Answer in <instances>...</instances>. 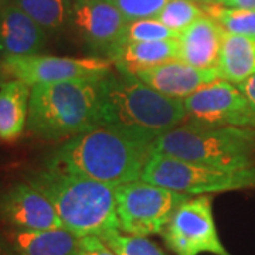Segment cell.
<instances>
[{
    "label": "cell",
    "mask_w": 255,
    "mask_h": 255,
    "mask_svg": "<svg viewBox=\"0 0 255 255\" xmlns=\"http://www.w3.org/2000/svg\"><path fill=\"white\" fill-rule=\"evenodd\" d=\"M156 153L224 169L255 166V129L187 122L153 142Z\"/></svg>",
    "instance_id": "5"
},
{
    "label": "cell",
    "mask_w": 255,
    "mask_h": 255,
    "mask_svg": "<svg viewBox=\"0 0 255 255\" xmlns=\"http://www.w3.org/2000/svg\"><path fill=\"white\" fill-rule=\"evenodd\" d=\"M179 38L156 40V41H132L125 43L112 57L115 68L133 74L137 70L179 60Z\"/></svg>",
    "instance_id": "18"
},
{
    "label": "cell",
    "mask_w": 255,
    "mask_h": 255,
    "mask_svg": "<svg viewBox=\"0 0 255 255\" xmlns=\"http://www.w3.org/2000/svg\"><path fill=\"white\" fill-rule=\"evenodd\" d=\"M237 85L238 88L243 91V94L246 95V98L248 100L250 105L253 107V110L255 112V74L251 75V77H248L244 81L238 82Z\"/></svg>",
    "instance_id": "27"
},
{
    "label": "cell",
    "mask_w": 255,
    "mask_h": 255,
    "mask_svg": "<svg viewBox=\"0 0 255 255\" xmlns=\"http://www.w3.org/2000/svg\"><path fill=\"white\" fill-rule=\"evenodd\" d=\"M36 21L48 36H57L71 26L73 0H10Z\"/></svg>",
    "instance_id": "20"
},
{
    "label": "cell",
    "mask_w": 255,
    "mask_h": 255,
    "mask_svg": "<svg viewBox=\"0 0 255 255\" xmlns=\"http://www.w3.org/2000/svg\"><path fill=\"white\" fill-rule=\"evenodd\" d=\"M9 3L10 0H0V11H1V9H4Z\"/></svg>",
    "instance_id": "32"
},
{
    "label": "cell",
    "mask_w": 255,
    "mask_h": 255,
    "mask_svg": "<svg viewBox=\"0 0 255 255\" xmlns=\"http://www.w3.org/2000/svg\"><path fill=\"white\" fill-rule=\"evenodd\" d=\"M105 1L112 4L128 23H130L142 18L157 17L170 0H105Z\"/></svg>",
    "instance_id": "25"
},
{
    "label": "cell",
    "mask_w": 255,
    "mask_h": 255,
    "mask_svg": "<svg viewBox=\"0 0 255 255\" xmlns=\"http://www.w3.org/2000/svg\"><path fill=\"white\" fill-rule=\"evenodd\" d=\"M186 119L183 100L166 97L125 70L115 68L100 80V127L153 145Z\"/></svg>",
    "instance_id": "1"
},
{
    "label": "cell",
    "mask_w": 255,
    "mask_h": 255,
    "mask_svg": "<svg viewBox=\"0 0 255 255\" xmlns=\"http://www.w3.org/2000/svg\"><path fill=\"white\" fill-rule=\"evenodd\" d=\"M26 182L51 201L64 228L77 237L119 230L115 187L48 167L28 173Z\"/></svg>",
    "instance_id": "3"
},
{
    "label": "cell",
    "mask_w": 255,
    "mask_h": 255,
    "mask_svg": "<svg viewBox=\"0 0 255 255\" xmlns=\"http://www.w3.org/2000/svg\"><path fill=\"white\" fill-rule=\"evenodd\" d=\"M101 238L118 255H166L160 247L147 237L122 234L121 230L110 231Z\"/></svg>",
    "instance_id": "23"
},
{
    "label": "cell",
    "mask_w": 255,
    "mask_h": 255,
    "mask_svg": "<svg viewBox=\"0 0 255 255\" xmlns=\"http://www.w3.org/2000/svg\"><path fill=\"white\" fill-rule=\"evenodd\" d=\"M3 65L10 80H20L30 87L38 84L102 78L114 70V63L102 57H58L30 54L4 57Z\"/></svg>",
    "instance_id": "9"
},
{
    "label": "cell",
    "mask_w": 255,
    "mask_h": 255,
    "mask_svg": "<svg viewBox=\"0 0 255 255\" xmlns=\"http://www.w3.org/2000/svg\"><path fill=\"white\" fill-rule=\"evenodd\" d=\"M214 4H221L226 7L255 10V0H217Z\"/></svg>",
    "instance_id": "28"
},
{
    "label": "cell",
    "mask_w": 255,
    "mask_h": 255,
    "mask_svg": "<svg viewBox=\"0 0 255 255\" xmlns=\"http://www.w3.org/2000/svg\"><path fill=\"white\" fill-rule=\"evenodd\" d=\"M10 247L14 255H77V237L67 228L53 230H11L9 231Z\"/></svg>",
    "instance_id": "16"
},
{
    "label": "cell",
    "mask_w": 255,
    "mask_h": 255,
    "mask_svg": "<svg viewBox=\"0 0 255 255\" xmlns=\"http://www.w3.org/2000/svg\"><path fill=\"white\" fill-rule=\"evenodd\" d=\"M128 21L105 0H73L71 26L95 57L112 60L125 43Z\"/></svg>",
    "instance_id": "11"
},
{
    "label": "cell",
    "mask_w": 255,
    "mask_h": 255,
    "mask_svg": "<svg viewBox=\"0 0 255 255\" xmlns=\"http://www.w3.org/2000/svg\"><path fill=\"white\" fill-rule=\"evenodd\" d=\"M0 217L14 230L64 228L51 201L27 182L13 184L0 197Z\"/></svg>",
    "instance_id": "12"
},
{
    "label": "cell",
    "mask_w": 255,
    "mask_h": 255,
    "mask_svg": "<svg viewBox=\"0 0 255 255\" xmlns=\"http://www.w3.org/2000/svg\"><path fill=\"white\" fill-rule=\"evenodd\" d=\"M140 179L189 196H203L253 189L255 187V166L247 169H224L153 152Z\"/></svg>",
    "instance_id": "6"
},
{
    "label": "cell",
    "mask_w": 255,
    "mask_h": 255,
    "mask_svg": "<svg viewBox=\"0 0 255 255\" xmlns=\"http://www.w3.org/2000/svg\"><path fill=\"white\" fill-rule=\"evenodd\" d=\"M9 78H7V75H6V71H4V65H3V58L0 57V85L1 84H4V82L7 81Z\"/></svg>",
    "instance_id": "29"
},
{
    "label": "cell",
    "mask_w": 255,
    "mask_h": 255,
    "mask_svg": "<svg viewBox=\"0 0 255 255\" xmlns=\"http://www.w3.org/2000/svg\"><path fill=\"white\" fill-rule=\"evenodd\" d=\"M217 68L221 78L234 84L254 75L255 40L224 31Z\"/></svg>",
    "instance_id": "19"
},
{
    "label": "cell",
    "mask_w": 255,
    "mask_h": 255,
    "mask_svg": "<svg viewBox=\"0 0 255 255\" xmlns=\"http://www.w3.org/2000/svg\"><path fill=\"white\" fill-rule=\"evenodd\" d=\"M187 119L214 127L254 128L255 112L237 84L219 78L183 100Z\"/></svg>",
    "instance_id": "10"
},
{
    "label": "cell",
    "mask_w": 255,
    "mask_h": 255,
    "mask_svg": "<svg viewBox=\"0 0 255 255\" xmlns=\"http://www.w3.org/2000/svg\"><path fill=\"white\" fill-rule=\"evenodd\" d=\"M31 87L20 80L0 85V140L14 142L27 129Z\"/></svg>",
    "instance_id": "17"
},
{
    "label": "cell",
    "mask_w": 255,
    "mask_h": 255,
    "mask_svg": "<svg viewBox=\"0 0 255 255\" xmlns=\"http://www.w3.org/2000/svg\"><path fill=\"white\" fill-rule=\"evenodd\" d=\"M224 30L213 18L204 14L180 33L179 60L193 67H217L223 46Z\"/></svg>",
    "instance_id": "15"
},
{
    "label": "cell",
    "mask_w": 255,
    "mask_h": 255,
    "mask_svg": "<svg viewBox=\"0 0 255 255\" xmlns=\"http://www.w3.org/2000/svg\"><path fill=\"white\" fill-rule=\"evenodd\" d=\"M152 153L150 143L98 127L57 146L44 167L118 187L139 180Z\"/></svg>",
    "instance_id": "2"
},
{
    "label": "cell",
    "mask_w": 255,
    "mask_h": 255,
    "mask_svg": "<svg viewBox=\"0 0 255 255\" xmlns=\"http://www.w3.org/2000/svg\"><path fill=\"white\" fill-rule=\"evenodd\" d=\"M204 14L206 13L201 4L194 0H170L157 18L167 27L180 34Z\"/></svg>",
    "instance_id": "22"
},
{
    "label": "cell",
    "mask_w": 255,
    "mask_h": 255,
    "mask_svg": "<svg viewBox=\"0 0 255 255\" xmlns=\"http://www.w3.org/2000/svg\"><path fill=\"white\" fill-rule=\"evenodd\" d=\"M47 34L33 18L16 4L9 3L0 11V57L40 54Z\"/></svg>",
    "instance_id": "14"
},
{
    "label": "cell",
    "mask_w": 255,
    "mask_h": 255,
    "mask_svg": "<svg viewBox=\"0 0 255 255\" xmlns=\"http://www.w3.org/2000/svg\"><path fill=\"white\" fill-rule=\"evenodd\" d=\"M189 197L142 179L124 183L115 187L119 230L140 237L162 234L176 209Z\"/></svg>",
    "instance_id": "7"
},
{
    "label": "cell",
    "mask_w": 255,
    "mask_h": 255,
    "mask_svg": "<svg viewBox=\"0 0 255 255\" xmlns=\"http://www.w3.org/2000/svg\"><path fill=\"white\" fill-rule=\"evenodd\" d=\"M100 80L80 78L31 87L28 133L60 142L100 127Z\"/></svg>",
    "instance_id": "4"
},
{
    "label": "cell",
    "mask_w": 255,
    "mask_h": 255,
    "mask_svg": "<svg viewBox=\"0 0 255 255\" xmlns=\"http://www.w3.org/2000/svg\"><path fill=\"white\" fill-rule=\"evenodd\" d=\"M133 75L150 88L174 100H186L204 85L221 78L217 67L200 68L183 63L182 60L142 68L135 71Z\"/></svg>",
    "instance_id": "13"
},
{
    "label": "cell",
    "mask_w": 255,
    "mask_h": 255,
    "mask_svg": "<svg viewBox=\"0 0 255 255\" xmlns=\"http://www.w3.org/2000/svg\"><path fill=\"white\" fill-rule=\"evenodd\" d=\"M180 34L163 24L157 17L142 18L128 23L125 33V43L132 41H156L179 38ZM124 43V44H125Z\"/></svg>",
    "instance_id": "24"
},
{
    "label": "cell",
    "mask_w": 255,
    "mask_h": 255,
    "mask_svg": "<svg viewBox=\"0 0 255 255\" xmlns=\"http://www.w3.org/2000/svg\"><path fill=\"white\" fill-rule=\"evenodd\" d=\"M194 1H197L199 4H214L217 0H194Z\"/></svg>",
    "instance_id": "31"
},
{
    "label": "cell",
    "mask_w": 255,
    "mask_h": 255,
    "mask_svg": "<svg viewBox=\"0 0 255 255\" xmlns=\"http://www.w3.org/2000/svg\"><path fill=\"white\" fill-rule=\"evenodd\" d=\"M0 255H14V253H13L11 247L9 248L7 246H4V244L0 243Z\"/></svg>",
    "instance_id": "30"
},
{
    "label": "cell",
    "mask_w": 255,
    "mask_h": 255,
    "mask_svg": "<svg viewBox=\"0 0 255 255\" xmlns=\"http://www.w3.org/2000/svg\"><path fill=\"white\" fill-rule=\"evenodd\" d=\"M162 237L176 255H231L220 240L210 194L191 196L183 201L166 224Z\"/></svg>",
    "instance_id": "8"
},
{
    "label": "cell",
    "mask_w": 255,
    "mask_h": 255,
    "mask_svg": "<svg viewBox=\"0 0 255 255\" xmlns=\"http://www.w3.org/2000/svg\"><path fill=\"white\" fill-rule=\"evenodd\" d=\"M77 255H118L98 236L80 237Z\"/></svg>",
    "instance_id": "26"
},
{
    "label": "cell",
    "mask_w": 255,
    "mask_h": 255,
    "mask_svg": "<svg viewBox=\"0 0 255 255\" xmlns=\"http://www.w3.org/2000/svg\"><path fill=\"white\" fill-rule=\"evenodd\" d=\"M201 7L226 33L255 40V10L226 7L221 4H201Z\"/></svg>",
    "instance_id": "21"
}]
</instances>
